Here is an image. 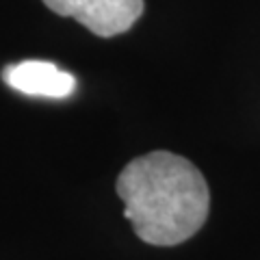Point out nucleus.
Segmentation results:
<instances>
[{"label": "nucleus", "instance_id": "2", "mask_svg": "<svg viewBox=\"0 0 260 260\" xmlns=\"http://www.w3.org/2000/svg\"><path fill=\"white\" fill-rule=\"evenodd\" d=\"M44 5L63 18H74L98 37L126 32L143 13V0H44Z\"/></svg>", "mask_w": 260, "mask_h": 260}, {"label": "nucleus", "instance_id": "3", "mask_svg": "<svg viewBox=\"0 0 260 260\" xmlns=\"http://www.w3.org/2000/svg\"><path fill=\"white\" fill-rule=\"evenodd\" d=\"M3 80L11 89L37 98H68L74 93L76 78L50 61H22L5 68Z\"/></svg>", "mask_w": 260, "mask_h": 260}, {"label": "nucleus", "instance_id": "1", "mask_svg": "<svg viewBox=\"0 0 260 260\" xmlns=\"http://www.w3.org/2000/svg\"><path fill=\"white\" fill-rule=\"evenodd\" d=\"M115 189L124 202V217L150 245L184 243L206 223L208 184L180 154L160 150L130 160L119 172Z\"/></svg>", "mask_w": 260, "mask_h": 260}]
</instances>
